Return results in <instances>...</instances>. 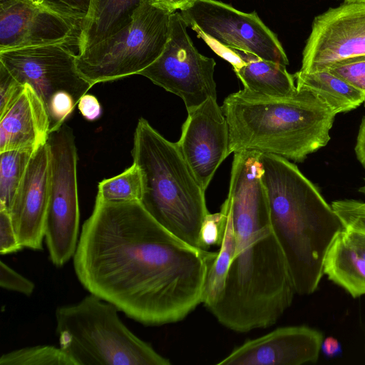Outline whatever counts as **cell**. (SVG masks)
<instances>
[{"mask_svg": "<svg viewBox=\"0 0 365 365\" xmlns=\"http://www.w3.org/2000/svg\"><path fill=\"white\" fill-rule=\"evenodd\" d=\"M217 255L179 240L140 202L96 200L73 261L89 293L143 325L161 326L182 320L202 303Z\"/></svg>", "mask_w": 365, "mask_h": 365, "instance_id": "1", "label": "cell"}, {"mask_svg": "<svg viewBox=\"0 0 365 365\" xmlns=\"http://www.w3.org/2000/svg\"><path fill=\"white\" fill-rule=\"evenodd\" d=\"M259 154L234 153L229 192L221 207L232 222L235 252L224 288L209 310L237 332L274 324L296 294L271 225Z\"/></svg>", "mask_w": 365, "mask_h": 365, "instance_id": "2", "label": "cell"}, {"mask_svg": "<svg viewBox=\"0 0 365 365\" xmlns=\"http://www.w3.org/2000/svg\"><path fill=\"white\" fill-rule=\"evenodd\" d=\"M272 230L298 294L314 293L325 256L345 227L315 185L289 160L260 153Z\"/></svg>", "mask_w": 365, "mask_h": 365, "instance_id": "3", "label": "cell"}, {"mask_svg": "<svg viewBox=\"0 0 365 365\" xmlns=\"http://www.w3.org/2000/svg\"><path fill=\"white\" fill-rule=\"evenodd\" d=\"M221 107L229 126V154L255 151L295 162L327 145L336 115L302 88L277 98L242 89L227 96Z\"/></svg>", "mask_w": 365, "mask_h": 365, "instance_id": "4", "label": "cell"}, {"mask_svg": "<svg viewBox=\"0 0 365 365\" xmlns=\"http://www.w3.org/2000/svg\"><path fill=\"white\" fill-rule=\"evenodd\" d=\"M131 153L142 176L140 202L144 209L179 240L204 250L201 232L209 215L205 191L190 170L177 143L165 139L140 118Z\"/></svg>", "mask_w": 365, "mask_h": 365, "instance_id": "5", "label": "cell"}, {"mask_svg": "<svg viewBox=\"0 0 365 365\" xmlns=\"http://www.w3.org/2000/svg\"><path fill=\"white\" fill-rule=\"evenodd\" d=\"M113 304L89 293L55 312L59 346L74 365H170L121 321Z\"/></svg>", "mask_w": 365, "mask_h": 365, "instance_id": "6", "label": "cell"}, {"mask_svg": "<svg viewBox=\"0 0 365 365\" xmlns=\"http://www.w3.org/2000/svg\"><path fill=\"white\" fill-rule=\"evenodd\" d=\"M172 13L160 4L145 1L129 25L77 53L78 71L92 86L139 74L163 53Z\"/></svg>", "mask_w": 365, "mask_h": 365, "instance_id": "7", "label": "cell"}, {"mask_svg": "<svg viewBox=\"0 0 365 365\" xmlns=\"http://www.w3.org/2000/svg\"><path fill=\"white\" fill-rule=\"evenodd\" d=\"M49 198L44 240L57 267L73 258L79 238L77 150L73 130L63 123L49 133Z\"/></svg>", "mask_w": 365, "mask_h": 365, "instance_id": "8", "label": "cell"}, {"mask_svg": "<svg viewBox=\"0 0 365 365\" xmlns=\"http://www.w3.org/2000/svg\"><path fill=\"white\" fill-rule=\"evenodd\" d=\"M180 14L187 27L216 53L222 49H235L268 61L289 64L277 35L255 11L245 13L217 0H192Z\"/></svg>", "mask_w": 365, "mask_h": 365, "instance_id": "9", "label": "cell"}, {"mask_svg": "<svg viewBox=\"0 0 365 365\" xmlns=\"http://www.w3.org/2000/svg\"><path fill=\"white\" fill-rule=\"evenodd\" d=\"M187 27L180 12L172 13L163 53L139 75L180 97L189 112L210 97L217 98L216 63L197 51Z\"/></svg>", "mask_w": 365, "mask_h": 365, "instance_id": "10", "label": "cell"}, {"mask_svg": "<svg viewBox=\"0 0 365 365\" xmlns=\"http://www.w3.org/2000/svg\"><path fill=\"white\" fill-rule=\"evenodd\" d=\"M71 45L51 43L0 51V63L22 85H29L46 108L57 93H70L76 102L93 86L78 71Z\"/></svg>", "mask_w": 365, "mask_h": 365, "instance_id": "11", "label": "cell"}, {"mask_svg": "<svg viewBox=\"0 0 365 365\" xmlns=\"http://www.w3.org/2000/svg\"><path fill=\"white\" fill-rule=\"evenodd\" d=\"M365 56V2H347L316 16L299 71L328 70L341 61Z\"/></svg>", "mask_w": 365, "mask_h": 365, "instance_id": "12", "label": "cell"}, {"mask_svg": "<svg viewBox=\"0 0 365 365\" xmlns=\"http://www.w3.org/2000/svg\"><path fill=\"white\" fill-rule=\"evenodd\" d=\"M81 28L36 0H0V51L51 43L78 48Z\"/></svg>", "mask_w": 365, "mask_h": 365, "instance_id": "13", "label": "cell"}, {"mask_svg": "<svg viewBox=\"0 0 365 365\" xmlns=\"http://www.w3.org/2000/svg\"><path fill=\"white\" fill-rule=\"evenodd\" d=\"M217 98L210 97L187 112L178 148L194 177L205 191L229 154V126Z\"/></svg>", "mask_w": 365, "mask_h": 365, "instance_id": "14", "label": "cell"}, {"mask_svg": "<svg viewBox=\"0 0 365 365\" xmlns=\"http://www.w3.org/2000/svg\"><path fill=\"white\" fill-rule=\"evenodd\" d=\"M321 331L306 326L279 327L235 348L218 365H300L315 363Z\"/></svg>", "mask_w": 365, "mask_h": 365, "instance_id": "15", "label": "cell"}, {"mask_svg": "<svg viewBox=\"0 0 365 365\" xmlns=\"http://www.w3.org/2000/svg\"><path fill=\"white\" fill-rule=\"evenodd\" d=\"M49 184L50 156L46 142L34 153L9 210L24 248L43 249Z\"/></svg>", "mask_w": 365, "mask_h": 365, "instance_id": "16", "label": "cell"}, {"mask_svg": "<svg viewBox=\"0 0 365 365\" xmlns=\"http://www.w3.org/2000/svg\"><path fill=\"white\" fill-rule=\"evenodd\" d=\"M24 86L21 95L0 117V153L36 150L47 142L50 123L46 106L29 85Z\"/></svg>", "mask_w": 365, "mask_h": 365, "instance_id": "17", "label": "cell"}, {"mask_svg": "<svg viewBox=\"0 0 365 365\" xmlns=\"http://www.w3.org/2000/svg\"><path fill=\"white\" fill-rule=\"evenodd\" d=\"M147 1L166 7L162 0H91L79 35L78 53L129 25L136 11Z\"/></svg>", "mask_w": 365, "mask_h": 365, "instance_id": "18", "label": "cell"}, {"mask_svg": "<svg viewBox=\"0 0 365 365\" xmlns=\"http://www.w3.org/2000/svg\"><path fill=\"white\" fill-rule=\"evenodd\" d=\"M240 63L233 69L245 91L267 98H286L297 91L294 77L286 66L263 60L250 53L239 51Z\"/></svg>", "mask_w": 365, "mask_h": 365, "instance_id": "19", "label": "cell"}, {"mask_svg": "<svg viewBox=\"0 0 365 365\" xmlns=\"http://www.w3.org/2000/svg\"><path fill=\"white\" fill-rule=\"evenodd\" d=\"M323 270L324 274L352 297L365 294V259L347 242L344 231L330 246Z\"/></svg>", "mask_w": 365, "mask_h": 365, "instance_id": "20", "label": "cell"}, {"mask_svg": "<svg viewBox=\"0 0 365 365\" xmlns=\"http://www.w3.org/2000/svg\"><path fill=\"white\" fill-rule=\"evenodd\" d=\"M297 88L317 95L336 115L350 111L365 102L364 94L329 70L294 75Z\"/></svg>", "mask_w": 365, "mask_h": 365, "instance_id": "21", "label": "cell"}, {"mask_svg": "<svg viewBox=\"0 0 365 365\" xmlns=\"http://www.w3.org/2000/svg\"><path fill=\"white\" fill-rule=\"evenodd\" d=\"M226 215V226L220 250L210 267L204 284L202 303L208 309L215 304L221 294L235 252V234L232 222L228 213Z\"/></svg>", "mask_w": 365, "mask_h": 365, "instance_id": "22", "label": "cell"}, {"mask_svg": "<svg viewBox=\"0 0 365 365\" xmlns=\"http://www.w3.org/2000/svg\"><path fill=\"white\" fill-rule=\"evenodd\" d=\"M34 152L16 149L0 153V209L9 212Z\"/></svg>", "mask_w": 365, "mask_h": 365, "instance_id": "23", "label": "cell"}, {"mask_svg": "<svg viewBox=\"0 0 365 365\" xmlns=\"http://www.w3.org/2000/svg\"><path fill=\"white\" fill-rule=\"evenodd\" d=\"M142 195L141 173L133 163L120 174L101 181L96 200L110 203L140 202Z\"/></svg>", "mask_w": 365, "mask_h": 365, "instance_id": "24", "label": "cell"}, {"mask_svg": "<svg viewBox=\"0 0 365 365\" xmlns=\"http://www.w3.org/2000/svg\"><path fill=\"white\" fill-rule=\"evenodd\" d=\"M0 365H74V363L60 346L37 345L2 354Z\"/></svg>", "mask_w": 365, "mask_h": 365, "instance_id": "25", "label": "cell"}, {"mask_svg": "<svg viewBox=\"0 0 365 365\" xmlns=\"http://www.w3.org/2000/svg\"><path fill=\"white\" fill-rule=\"evenodd\" d=\"M328 70L361 92L365 98V56L341 61Z\"/></svg>", "mask_w": 365, "mask_h": 365, "instance_id": "26", "label": "cell"}, {"mask_svg": "<svg viewBox=\"0 0 365 365\" xmlns=\"http://www.w3.org/2000/svg\"><path fill=\"white\" fill-rule=\"evenodd\" d=\"M52 11L83 26L91 0H36Z\"/></svg>", "mask_w": 365, "mask_h": 365, "instance_id": "27", "label": "cell"}, {"mask_svg": "<svg viewBox=\"0 0 365 365\" xmlns=\"http://www.w3.org/2000/svg\"><path fill=\"white\" fill-rule=\"evenodd\" d=\"M76 105L73 97L65 91L58 92L51 98L46 107L50 123L49 133L64 123Z\"/></svg>", "mask_w": 365, "mask_h": 365, "instance_id": "28", "label": "cell"}, {"mask_svg": "<svg viewBox=\"0 0 365 365\" xmlns=\"http://www.w3.org/2000/svg\"><path fill=\"white\" fill-rule=\"evenodd\" d=\"M21 84L0 63V117L16 101L24 90Z\"/></svg>", "mask_w": 365, "mask_h": 365, "instance_id": "29", "label": "cell"}, {"mask_svg": "<svg viewBox=\"0 0 365 365\" xmlns=\"http://www.w3.org/2000/svg\"><path fill=\"white\" fill-rule=\"evenodd\" d=\"M226 215L220 212L207 215L201 232V242L204 250H208L211 245H220L226 226Z\"/></svg>", "mask_w": 365, "mask_h": 365, "instance_id": "30", "label": "cell"}, {"mask_svg": "<svg viewBox=\"0 0 365 365\" xmlns=\"http://www.w3.org/2000/svg\"><path fill=\"white\" fill-rule=\"evenodd\" d=\"M0 287L28 297L35 289L32 281L16 272L3 261H0Z\"/></svg>", "mask_w": 365, "mask_h": 365, "instance_id": "31", "label": "cell"}, {"mask_svg": "<svg viewBox=\"0 0 365 365\" xmlns=\"http://www.w3.org/2000/svg\"><path fill=\"white\" fill-rule=\"evenodd\" d=\"M23 248L18 240L9 212L0 209V253L8 255Z\"/></svg>", "mask_w": 365, "mask_h": 365, "instance_id": "32", "label": "cell"}, {"mask_svg": "<svg viewBox=\"0 0 365 365\" xmlns=\"http://www.w3.org/2000/svg\"><path fill=\"white\" fill-rule=\"evenodd\" d=\"M78 108L85 119L93 121L102 114L101 106L97 98L91 94H85L79 100Z\"/></svg>", "mask_w": 365, "mask_h": 365, "instance_id": "33", "label": "cell"}, {"mask_svg": "<svg viewBox=\"0 0 365 365\" xmlns=\"http://www.w3.org/2000/svg\"><path fill=\"white\" fill-rule=\"evenodd\" d=\"M344 235L347 242L365 259V233L345 228Z\"/></svg>", "mask_w": 365, "mask_h": 365, "instance_id": "34", "label": "cell"}, {"mask_svg": "<svg viewBox=\"0 0 365 365\" xmlns=\"http://www.w3.org/2000/svg\"><path fill=\"white\" fill-rule=\"evenodd\" d=\"M355 153L357 159L365 168V118L362 120L359 127L355 146Z\"/></svg>", "mask_w": 365, "mask_h": 365, "instance_id": "35", "label": "cell"}, {"mask_svg": "<svg viewBox=\"0 0 365 365\" xmlns=\"http://www.w3.org/2000/svg\"><path fill=\"white\" fill-rule=\"evenodd\" d=\"M321 349L327 357H335L341 353L339 341L333 336H328L323 339Z\"/></svg>", "mask_w": 365, "mask_h": 365, "instance_id": "36", "label": "cell"}, {"mask_svg": "<svg viewBox=\"0 0 365 365\" xmlns=\"http://www.w3.org/2000/svg\"><path fill=\"white\" fill-rule=\"evenodd\" d=\"M163 4L170 10L175 12L186 8L192 0H162Z\"/></svg>", "mask_w": 365, "mask_h": 365, "instance_id": "37", "label": "cell"}, {"mask_svg": "<svg viewBox=\"0 0 365 365\" xmlns=\"http://www.w3.org/2000/svg\"><path fill=\"white\" fill-rule=\"evenodd\" d=\"M359 192L363 193L364 195H365V179H364V184L363 186H361L360 188H359Z\"/></svg>", "mask_w": 365, "mask_h": 365, "instance_id": "38", "label": "cell"}, {"mask_svg": "<svg viewBox=\"0 0 365 365\" xmlns=\"http://www.w3.org/2000/svg\"><path fill=\"white\" fill-rule=\"evenodd\" d=\"M347 2H365V0H344Z\"/></svg>", "mask_w": 365, "mask_h": 365, "instance_id": "39", "label": "cell"}]
</instances>
